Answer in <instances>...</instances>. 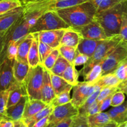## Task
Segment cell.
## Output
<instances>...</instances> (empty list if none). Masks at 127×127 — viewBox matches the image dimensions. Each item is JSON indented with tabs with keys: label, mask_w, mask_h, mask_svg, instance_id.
I'll return each mask as SVG.
<instances>
[{
	"label": "cell",
	"mask_w": 127,
	"mask_h": 127,
	"mask_svg": "<svg viewBox=\"0 0 127 127\" xmlns=\"http://www.w3.org/2000/svg\"><path fill=\"white\" fill-rule=\"evenodd\" d=\"M47 105V104L42 102L41 100H30L29 99L28 97V99L26 102V106H25L22 120L34 115L35 114L42 110Z\"/></svg>",
	"instance_id": "44dd1931"
},
{
	"label": "cell",
	"mask_w": 127,
	"mask_h": 127,
	"mask_svg": "<svg viewBox=\"0 0 127 127\" xmlns=\"http://www.w3.org/2000/svg\"><path fill=\"white\" fill-rule=\"evenodd\" d=\"M50 78L52 87H53L55 96L65 91L71 90L73 85L68 83L62 77L50 73Z\"/></svg>",
	"instance_id": "d4e9b609"
},
{
	"label": "cell",
	"mask_w": 127,
	"mask_h": 127,
	"mask_svg": "<svg viewBox=\"0 0 127 127\" xmlns=\"http://www.w3.org/2000/svg\"><path fill=\"white\" fill-rule=\"evenodd\" d=\"M73 120V118H68V119H66L64 120L59 122V123L56 124L55 125L52 127H71Z\"/></svg>",
	"instance_id": "816d5d0a"
},
{
	"label": "cell",
	"mask_w": 127,
	"mask_h": 127,
	"mask_svg": "<svg viewBox=\"0 0 127 127\" xmlns=\"http://www.w3.org/2000/svg\"><path fill=\"white\" fill-rule=\"evenodd\" d=\"M122 41L120 34L102 41L97 47L92 57L89 59L83 68L79 72V75L84 77L94 65L100 64Z\"/></svg>",
	"instance_id": "3957f363"
},
{
	"label": "cell",
	"mask_w": 127,
	"mask_h": 127,
	"mask_svg": "<svg viewBox=\"0 0 127 127\" xmlns=\"http://www.w3.org/2000/svg\"><path fill=\"white\" fill-rule=\"evenodd\" d=\"M21 6V0H0V15Z\"/></svg>",
	"instance_id": "836d02e7"
},
{
	"label": "cell",
	"mask_w": 127,
	"mask_h": 127,
	"mask_svg": "<svg viewBox=\"0 0 127 127\" xmlns=\"http://www.w3.org/2000/svg\"><path fill=\"white\" fill-rule=\"evenodd\" d=\"M101 41L81 37L79 40L76 50L79 53L85 55L90 59L93 56L97 47Z\"/></svg>",
	"instance_id": "d6986e66"
},
{
	"label": "cell",
	"mask_w": 127,
	"mask_h": 127,
	"mask_svg": "<svg viewBox=\"0 0 127 127\" xmlns=\"http://www.w3.org/2000/svg\"><path fill=\"white\" fill-rule=\"evenodd\" d=\"M4 34H0V51H1V44H2V40H3Z\"/></svg>",
	"instance_id": "680465c9"
},
{
	"label": "cell",
	"mask_w": 127,
	"mask_h": 127,
	"mask_svg": "<svg viewBox=\"0 0 127 127\" xmlns=\"http://www.w3.org/2000/svg\"><path fill=\"white\" fill-rule=\"evenodd\" d=\"M55 11L69 27L73 29L82 27L93 21L97 12L91 1Z\"/></svg>",
	"instance_id": "6da1fadb"
},
{
	"label": "cell",
	"mask_w": 127,
	"mask_h": 127,
	"mask_svg": "<svg viewBox=\"0 0 127 127\" xmlns=\"http://www.w3.org/2000/svg\"><path fill=\"white\" fill-rule=\"evenodd\" d=\"M53 108H54V107L50 103V104L47 105L42 110L35 114L34 115L29 117L27 118L22 119V120L23 121L24 123L26 125L27 127H32L33 125L36 122L39 121L40 120L42 119V118H45L47 116H49L52 113V112H53Z\"/></svg>",
	"instance_id": "484cf974"
},
{
	"label": "cell",
	"mask_w": 127,
	"mask_h": 127,
	"mask_svg": "<svg viewBox=\"0 0 127 127\" xmlns=\"http://www.w3.org/2000/svg\"><path fill=\"white\" fill-rule=\"evenodd\" d=\"M117 88L119 90L122 91V92H124L125 94H127V85H124L120 83V84L118 85Z\"/></svg>",
	"instance_id": "11a10c76"
},
{
	"label": "cell",
	"mask_w": 127,
	"mask_h": 127,
	"mask_svg": "<svg viewBox=\"0 0 127 127\" xmlns=\"http://www.w3.org/2000/svg\"><path fill=\"white\" fill-rule=\"evenodd\" d=\"M22 39L19 40L17 42H12L9 46V47H7V51H6V58L11 61H14L16 59L19 44Z\"/></svg>",
	"instance_id": "f6af8a7d"
},
{
	"label": "cell",
	"mask_w": 127,
	"mask_h": 127,
	"mask_svg": "<svg viewBox=\"0 0 127 127\" xmlns=\"http://www.w3.org/2000/svg\"><path fill=\"white\" fill-rule=\"evenodd\" d=\"M33 38L34 36L33 34H29L21 40L17 49L16 60L23 63L28 64L27 56Z\"/></svg>",
	"instance_id": "2e32d148"
},
{
	"label": "cell",
	"mask_w": 127,
	"mask_h": 127,
	"mask_svg": "<svg viewBox=\"0 0 127 127\" xmlns=\"http://www.w3.org/2000/svg\"><path fill=\"white\" fill-rule=\"evenodd\" d=\"M22 6L0 15V34H4L22 14Z\"/></svg>",
	"instance_id": "5bb4252c"
},
{
	"label": "cell",
	"mask_w": 127,
	"mask_h": 127,
	"mask_svg": "<svg viewBox=\"0 0 127 127\" xmlns=\"http://www.w3.org/2000/svg\"><path fill=\"white\" fill-rule=\"evenodd\" d=\"M70 102V90H67L60 93L58 95H56L55 97L52 100L50 104L55 108V107H57V106L64 105Z\"/></svg>",
	"instance_id": "8d00e7d4"
},
{
	"label": "cell",
	"mask_w": 127,
	"mask_h": 127,
	"mask_svg": "<svg viewBox=\"0 0 127 127\" xmlns=\"http://www.w3.org/2000/svg\"><path fill=\"white\" fill-rule=\"evenodd\" d=\"M89 127H102L113 121L107 112H99L87 117Z\"/></svg>",
	"instance_id": "7402d4cb"
},
{
	"label": "cell",
	"mask_w": 127,
	"mask_h": 127,
	"mask_svg": "<svg viewBox=\"0 0 127 127\" xmlns=\"http://www.w3.org/2000/svg\"><path fill=\"white\" fill-rule=\"evenodd\" d=\"M102 73V71L100 64L95 65L84 76V82L94 84L101 77Z\"/></svg>",
	"instance_id": "d6a6232c"
},
{
	"label": "cell",
	"mask_w": 127,
	"mask_h": 127,
	"mask_svg": "<svg viewBox=\"0 0 127 127\" xmlns=\"http://www.w3.org/2000/svg\"><path fill=\"white\" fill-rule=\"evenodd\" d=\"M13 62L6 58L0 64V92L9 90L16 82L13 75Z\"/></svg>",
	"instance_id": "7c38bea8"
},
{
	"label": "cell",
	"mask_w": 127,
	"mask_h": 127,
	"mask_svg": "<svg viewBox=\"0 0 127 127\" xmlns=\"http://www.w3.org/2000/svg\"><path fill=\"white\" fill-rule=\"evenodd\" d=\"M42 98L41 100L48 105L51 103L52 100L55 97V94L52 87L51 82L50 72L45 68L43 74V81L41 90Z\"/></svg>",
	"instance_id": "9a60e30c"
},
{
	"label": "cell",
	"mask_w": 127,
	"mask_h": 127,
	"mask_svg": "<svg viewBox=\"0 0 127 127\" xmlns=\"http://www.w3.org/2000/svg\"><path fill=\"white\" fill-rule=\"evenodd\" d=\"M89 58L88 56H85V55L84 54H82L79 53V52H78L72 64H73L75 67H76V66L84 65L86 63L87 61L89 60Z\"/></svg>",
	"instance_id": "7dc6e473"
},
{
	"label": "cell",
	"mask_w": 127,
	"mask_h": 127,
	"mask_svg": "<svg viewBox=\"0 0 127 127\" xmlns=\"http://www.w3.org/2000/svg\"><path fill=\"white\" fill-rule=\"evenodd\" d=\"M66 29L41 31L35 33L38 41L43 42L53 49L58 48L60 46L61 40Z\"/></svg>",
	"instance_id": "4fadbf2b"
},
{
	"label": "cell",
	"mask_w": 127,
	"mask_h": 127,
	"mask_svg": "<svg viewBox=\"0 0 127 127\" xmlns=\"http://www.w3.org/2000/svg\"><path fill=\"white\" fill-rule=\"evenodd\" d=\"M127 57V44L122 41L102 61V75L114 73L119 65Z\"/></svg>",
	"instance_id": "ba28073f"
},
{
	"label": "cell",
	"mask_w": 127,
	"mask_h": 127,
	"mask_svg": "<svg viewBox=\"0 0 127 127\" xmlns=\"http://www.w3.org/2000/svg\"><path fill=\"white\" fill-rule=\"evenodd\" d=\"M59 55L60 52L58 48L53 49L52 52H51V53L47 56V58L43 61L42 65L43 66V67L46 70L50 71L52 69L53 66L54 65Z\"/></svg>",
	"instance_id": "74e56055"
},
{
	"label": "cell",
	"mask_w": 127,
	"mask_h": 127,
	"mask_svg": "<svg viewBox=\"0 0 127 127\" xmlns=\"http://www.w3.org/2000/svg\"><path fill=\"white\" fill-rule=\"evenodd\" d=\"M70 64L63 57H62L60 54L57 58L54 65L52 68V69L49 71L52 74L56 75L62 77L63 72L66 70V67H68Z\"/></svg>",
	"instance_id": "4dcf8cb0"
},
{
	"label": "cell",
	"mask_w": 127,
	"mask_h": 127,
	"mask_svg": "<svg viewBox=\"0 0 127 127\" xmlns=\"http://www.w3.org/2000/svg\"><path fill=\"white\" fill-rule=\"evenodd\" d=\"M99 86L87 82H78L73 86V95L71 98V103L78 109L88 97L91 95Z\"/></svg>",
	"instance_id": "9c48e42d"
},
{
	"label": "cell",
	"mask_w": 127,
	"mask_h": 127,
	"mask_svg": "<svg viewBox=\"0 0 127 127\" xmlns=\"http://www.w3.org/2000/svg\"><path fill=\"white\" fill-rule=\"evenodd\" d=\"M27 99H28V96H23L16 104L7 108L6 109L7 118L14 122L22 120Z\"/></svg>",
	"instance_id": "e0dca14e"
},
{
	"label": "cell",
	"mask_w": 127,
	"mask_h": 127,
	"mask_svg": "<svg viewBox=\"0 0 127 127\" xmlns=\"http://www.w3.org/2000/svg\"><path fill=\"white\" fill-rule=\"evenodd\" d=\"M127 7V0H123L113 7L95 14L94 20L101 26L107 38L120 34L122 15Z\"/></svg>",
	"instance_id": "7a4b0ae2"
},
{
	"label": "cell",
	"mask_w": 127,
	"mask_h": 127,
	"mask_svg": "<svg viewBox=\"0 0 127 127\" xmlns=\"http://www.w3.org/2000/svg\"><path fill=\"white\" fill-rule=\"evenodd\" d=\"M71 127H89L87 117L79 115L74 117Z\"/></svg>",
	"instance_id": "bcb514c9"
},
{
	"label": "cell",
	"mask_w": 127,
	"mask_h": 127,
	"mask_svg": "<svg viewBox=\"0 0 127 127\" xmlns=\"http://www.w3.org/2000/svg\"><path fill=\"white\" fill-rule=\"evenodd\" d=\"M114 94V93H113ZM113 94L110 95L109 97H107L103 101H102L100 102V112H103L104 110H105L106 108H107L109 106H110V103H111V98L112 97Z\"/></svg>",
	"instance_id": "f907efd6"
},
{
	"label": "cell",
	"mask_w": 127,
	"mask_h": 127,
	"mask_svg": "<svg viewBox=\"0 0 127 127\" xmlns=\"http://www.w3.org/2000/svg\"><path fill=\"white\" fill-rule=\"evenodd\" d=\"M107 113L113 122L120 124L127 121V101L120 105L113 107Z\"/></svg>",
	"instance_id": "ffe728a7"
},
{
	"label": "cell",
	"mask_w": 127,
	"mask_h": 127,
	"mask_svg": "<svg viewBox=\"0 0 127 127\" xmlns=\"http://www.w3.org/2000/svg\"><path fill=\"white\" fill-rule=\"evenodd\" d=\"M9 89L0 92V117H6V109Z\"/></svg>",
	"instance_id": "ab89813d"
},
{
	"label": "cell",
	"mask_w": 127,
	"mask_h": 127,
	"mask_svg": "<svg viewBox=\"0 0 127 127\" xmlns=\"http://www.w3.org/2000/svg\"><path fill=\"white\" fill-rule=\"evenodd\" d=\"M125 101V93L122 91L118 90L117 92L113 94L111 98V103L110 105L113 107H117L122 104Z\"/></svg>",
	"instance_id": "ee69618b"
},
{
	"label": "cell",
	"mask_w": 127,
	"mask_h": 127,
	"mask_svg": "<svg viewBox=\"0 0 127 127\" xmlns=\"http://www.w3.org/2000/svg\"><path fill=\"white\" fill-rule=\"evenodd\" d=\"M122 1L123 0H91L96 9V13L108 9Z\"/></svg>",
	"instance_id": "e575fe53"
},
{
	"label": "cell",
	"mask_w": 127,
	"mask_h": 127,
	"mask_svg": "<svg viewBox=\"0 0 127 127\" xmlns=\"http://www.w3.org/2000/svg\"><path fill=\"white\" fill-rule=\"evenodd\" d=\"M120 83H122V84H124V85H127V79L126 80L121 82H120Z\"/></svg>",
	"instance_id": "91938a15"
},
{
	"label": "cell",
	"mask_w": 127,
	"mask_h": 127,
	"mask_svg": "<svg viewBox=\"0 0 127 127\" xmlns=\"http://www.w3.org/2000/svg\"><path fill=\"white\" fill-rule=\"evenodd\" d=\"M91 0H62V1H55V3L52 5L50 11H57L58 9L73 7L76 5L81 4L84 2H88Z\"/></svg>",
	"instance_id": "f546056e"
},
{
	"label": "cell",
	"mask_w": 127,
	"mask_h": 127,
	"mask_svg": "<svg viewBox=\"0 0 127 127\" xmlns=\"http://www.w3.org/2000/svg\"><path fill=\"white\" fill-rule=\"evenodd\" d=\"M81 38L80 34L71 27L66 29L61 40L60 45L70 46L76 48Z\"/></svg>",
	"instance_id": "cb8c5ba5"
},
{
	"label": "cell",
	"mask_w": 127,
	"mask_h": 127,
	"mask_svg": "<svg viewBox=\"0 0 127 127\" xmlns=\"http://www.w3.org/2000/svg\"><path fill=\"white\" fill-rule=\"evenodd\" d=\"M120 36L122 41L127 44V7L122 15Z\"/></svg>",
	"instance_id": "7bdbcfd3"
},
{
	"label": "cell",
	"mask_w": 127,
	"mask_h": 127,
	"mask_svg": "<svg viewBox=\"0 0 127 127\" xmlns=\"http://www.w3.org/2000/svg\"><path fill=\"white\" fill-rule=\"evenodd\" d=\"M30 28L31 26L25 21L22 14L21 17L5 32L0 51V64L6 58V51L9 46L29 34Z\"/></svg>",
	"instance_id": "5b68a950"
},
{
	"label": "cell",
	"mask_w": 127,
	"mask_h": 127,
	"mask_svg": "<svg viewBox=\"0 0 127 127\" xmlns=\"http://www.w3.org/2000/svg\"><path fill=\"white\" fill-rule=\"evenodd\" d=\"M38 54H39L40 62L42 64L43 61H45L47 56L51 53L53 49L51 48L50 46L43 42L38 40Z\"/></svg>",
	"instance_id": "f35d334b"
},
{
	"label": "cell",
	"mask_w": 127,
	"mask_h": 127,
	"mask_svg": "<svg viewBox=\"0 0 127 127\" xmlns=\"http://www.w3.org/2000/svg\"><path fill=\"white\" fill-rule=\"evenodd\" d=\"M45 68L40 64L35 67H31L29 73L24 81L29 99L41 100L42 85Z\"/></svg>",
	"instance_id": "8992f818"
},
{
	"label": "cell",
	"mask_w": 127,
	"mask_h": 127,
	"mask_svg": "<svg viewBox=\"0 0 127 127\" xmlns=\"http://www.w3.org/2000/svg\"><path fill=\"white\" fill-rule=\"evenodd\" d=\"M30 66L28 64L23 63L15 59L13 62V75L15 80L19 83H22L26 79L29 71L30 70Z\"/></svg>",
	"instance_id": "603a6c76"
},
{
	"label": "cell",
	"mask_w": 127,
	"mask_h": 127,
	"mask_svg": "<svg viewBox=\"0 0 127 127\" xmlns=\"http://www.w3.org/2000/svg\"><path fill=\"white\" fill-rule=\"evenodd\" d=\"M119 127H127V121L119 124Z\"/></svg>",
	"instance_id": "6f0895ef"
},
{
	"label": "cell",
	"mask_w": 127,
	"mask_h": 127,
	"mask_svg": "<svg viewBox=\"0 0 127 127\" xmlns=\"http://www.w3.org/2000/svg\"><path fill=\"white\" fill-rule=\"evenodd\" d=\"M73 29L78 31L83 38L97 41H103L107 39L102 27L95 20L82 27Z\"/></svg>",
	"instance_id": "8fae6325"
},
{
	"label": "cell",
	"mask_w": 127,
	"mask_h": 127,
	"mask_svg": "<svg viewBox=\"0 0 127 127\" xmlns=\"http://www.w3.org/2000/svg\"><path fill=\"white\" fill-rule=\"evenodd\" d=\"M14 127H27L22 120L18 121H14Z\"/></svg>",
	"instance_id": "db71d44e"
},
{
	"label": "cell",
	"mask_w": 127,
	"mask_h": 127,
	"mask_svg": "<svg viewBox=\"0 0 127 127\" xmlns=\"http://www.w3.org/2000/svg\"></svg>",
	"instance_id": "be15d7a7"
},
{
	"label": "cell",
	"mask_w": 127,
	"mask_h": 127,
	"mask_svg": "<svg viewBox=\"0 0 127 127\" xmlns=\"http://www.w3.org/2000/svg\"><path fill=\"white\" fill-rule=\"evenodd\" d=\"M117 90L118 88L117 87H107L101 88L99 95H98L97 97L96 100L99 103H100V102H101L102 101L104 100L105 98H106L107 97H109L110 95L114 93Z\"/></svg>",
	"instance_id": "b9f144b4"
},
{
	"label": "cell",
	"mask_w": 127,
	"mask_h": 127,
	"mask_svg": "<svg viewBox=\"0 0 127 127\" xmlns=\"http://www.w3.org/2000/svg\"><path fill=\"white\" fill-rule=\"evenodd\" d=\"M60 54L64 57L69 64H72L77 54L76 48L70 46L60 45L58 47Z\"/></svg>",
	"instance_id": "1f68e13d"
},
{
	"label": "cell",
	"mask_w": 127,
	"mask_h": 127,
	"mask_svg": "<svg viewBox=\"0 0 127 127\" xmlns=\"http://www.w3.org/2000/svg\"><path fill=\"white\" fill-rule=\"evenodd\" d=\"M114 73L121 82L127 79V61H124L117 68Z\"/></svg>",
	"instance_id": "60d3db41"
},
{
	"label": "cell",
	"mask_w": 127,
	"mask_h": 127,
	"mask_svg": "<svg viewBox=\"0 0 127 127\" xmlns=\"http://www.w3.org/2000/svg\"><path fill=\"white\" fill-rule=\"evenodd\" d=\"M120 82L121 81L118 78L114 72L102 75L94 84L102 88L107 87H117Z\"/></svg>",
	"instance_id": "83f0119b"
},
{
	"label": "cell",
	"mask_w": 127,
	"mask_h": 127,
	"mask_svg": "<svg viewBox=\"0 0 127 127\" xmlns=\"http://www.w3.org/2000/svg\"><path fill=\"white\" fill-rule=\"evenodd\" d=\"M78 115V109L71 102L62 105L57 106L53 108L49 116L47 127H52L56 124L66 119L73 118Z\"/></svg>",
	"instance_id": "30bf717a"
},
{
	"label": "cell",
	"mask_w": 127,
	"mask_h": 127,
	"mask_svg": "<svg viewBox=\"0 0 127 127\" xmlns=\"http://www.w3.org/2000/svg\"><path fill=\"white\" fill-rule=\"evenodd\" d=\"M100 103H99L97 100H95L91 105L88 108L87 112V117L92 115L95 114V113H99L100 112Z\"/></svg>",
	"instance_id": "c3c4849f"
},
{
	"label": "cell",
	"mask_w": 127,
	"mask_h": 127,
	"mask_svg": "<svg viewBox=\"0 0 127 127\" xmlns=\"http://www.w3.org/2000/svg\"><path fill=\"white\" fill-rule=\"evenodd\" d=\"M56 0H21L22 17L30 26L34 24L37 19L50 7Z\"/></svg>",
	"instance_id": "277c9868"
},
{
	"label": "cell",
	"mask_w": 127,
	"mask_h": 127,
	"mask_svg": "<svg viewBox=\"0 0 127 127\" xmlns=\"http://www.w3.org/2000/svg\"><path fill=\"white\" fill-rule=\"evenodd\" d=\"M62 1V0H56V1Z\"/></svg>",
	"instance_id": "6125c7cd"
},
{
	"label": "cell",
	"mask_w": 127,
	"mask_h": 127,
	"mask_svg": "<svg viewBox=\"0 0 127 127\" xmlns=\"http://www.w3.org/2000/svg\"><path fill=\"white\" fill-rule=\"evenodd\" d=\"M25 95H27L24 83H19L16 81V82L9 88L7 108L16 104L20 100L21 97Z\"/></svg>",
	"instance_id": "ac0fdd59"
},
{
	"label": "cell",
	"mask_w": 127,
	"mask_h": 127,
	"mask_svg": "<svg viewBox=\"0 0 127 127\" xmlns=\"http://www.w3.org/2000/svg\"><path fill=\"white\" fill-rule=\"evenodd\" d=\"M102 127H119V124L115 122H112L111 123H109L108 124L105 125V126H103Z\"/></svg>",
	"instance_id": "9f6ffc18"
},
{
	"label": "cell",
	"mask_w": 127,
	"mask_h": 127,
	"mask_svg": "<svg viewBox=\"0 0 127 127\" xmlns=\"http://www.w3.org/2000/svg\"><path fill=\"white\" fill-rule=\"evenodd\" d=\"M49 116H47V117L40 120L39 121L36 122L32 127H47V126H48V125Z\"/></svg>",
	"instance_id": "f5cc1de1"
},
{
	"label": "cell",
	"mask_w": 127,
	"mask_h": 127,
	"mask_svg": "<svg viewBox=\"0 0 127 127\" xmlns=\"http://www.w3.org/2000/svg\"><path fill=\"white\" fill-rule=\"evenodd\" d=\"M0 127H14V121L7 117H0Z\"/></svg>",
	"instance_id": "681fc988"
},
{
	"label": "cell",
	"mask_w": 127,
	"mask_h": 127,
	"mask_svg": "<svg viewBox=\"0 0 127 127\" xmlns=\"http://www.w3.org/2000/svg\"><path fill=\"white\" fill-rule=\"evenodd\" d=\"M33 34L34 36V38L32 41V45H31L28 56H27V61H28V64L30 67H35L40 64L39 54H38V39L35 34Z\"/></svg>",
	"instance_id": "4316f807"
},
{
	"label": "cell",
	"mask_w": 127,
	"mask_h": 127,
	"mask_svg": "<svg viewBox=\"0 0 127 127\" xmlns=\"http://www.w3.org/2000/svg\"><path fill=\"white\" fill-rule=\"evenodd\" d=\"M124 61H127V58H126V59H125V60H124Z\"/></svg>",
	"instance_id": "94428289"
},
{
	"label": "cell",
	"mask_w": 127,
	"mask_h": 127,
	"mask_svg": "<svg viewBox=\"0 0 127 127\" xmlns=\"http://www.w3.org/2000/svg\"><path fill=\"white\" fill-rule=\"evenodd\" d=\"M69 26L55 11H50L43 14L30 28L29 33L35 34L41 31L68 29Z\"/></svg>",
	"instance_id": "52a82bcc"
},
{
	"label": "cell",
	"mask_w": 127,
	"mask_h": 127,
	"mask_svg": "<svg viewBox=\"0 0 127 127\" xmlns=\"http://www.w3.org/2000/svg\"><path fill=\"white\" fill-rule=\"evenodd\" d=\"M100 89H101L100 87H98V88L95 90V92H94L91 95L89 96V97H88V99L86 100V102H84L79 108H78V115L87 117V112H88V108H89V107L96 100L97 97L98 95H99V92H100Z\"/></svg>",
	"instance_id": "d590c367"
},
{
	"label": "cell",
	"mask_w": 127,
	"mask_h": 127,
	"mask_svg": "<svg viewBox=\"0 0 127 127\" xmlns=\"http://www.w3.org/2000/svg\"><path fill=\"white\" fill-rule=\"evenodd\" d=\"M79 76V72L76 69V67L73 64H70L63 72L62 77L64 78L68 83L74 86L79 82L78 81Z\"/></svg>",
	"instance_id": "f1b7e54d"
}]
</instances>
